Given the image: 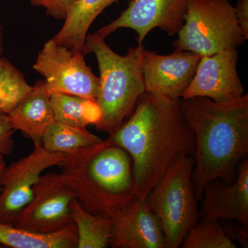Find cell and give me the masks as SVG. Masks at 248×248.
<instances>
[{
    "instance_id": "cell-1",
    "label": "cell",
    "mask_w": 248,
    "mask_h": 248,
    "mask_svg": "<svg viewBox=\"0 0 248 248\" xmlns=\"http://www.w3.org/2000/svg\"><path fill=\"white\" fill-rule=\"evenodd\" d=\"M130 155L136 198L147 200L182 155L194 156L195 137L183 115L180 99L145 92L128 120L109 138Z\"/></svg>"
},
{
    "instance_id": "cell-2",
    "label": "cell",
    "mask_w": 248,
    "mask_h": 248,
    "mask_svg": "<svg viewBox=\"0 0 248 248\" xmlns=\"http://www.w3.org/2000/svg\"><path fill=\"white\" fill-rule=\"evenodd\" d=\"M186 123L195 137L192 182L197 200L208 183L234 179L236 166L248 153V94L233 102L207 97L180 99Z\"/></svg>"
},
{
    "instance_id": "cell-3",
    "label": "cell",
    "mask_w": 248,
    "mask_h": 248,
    "mask_svg": "<svg viewBox=\"0 0 248 248\" xmlns=\"http://www.w3.org/2000/svg\"><path fill=\"white\" fill-rule=\"evenodd\" d=\"M68 153L62 173L89 213L112 218L136 198L131 158L110 138Z\"/></svg>"
},
{
    "instance_id": "cell-4",
    "label": "cell",
    "mask_w": 248,
    "mask_h": 248,
    "mask_svg": "<svg viewBox=\"0 0 248 248\" xmlns=\"http://www.w3.org/2000/svg\"><path fill=\"white\" fill-rule=\"evenodd\" d=\"M144 48L138 45L129 48L128 53L122 56L97 32L86 36L83 54L95 55L100 73L96 102L100 108L101 119L95 126L109 136L120 128L146 92L141 70Z\"/></svg>"
},
{
    "instance_id": "cell-5",
    "label": "cell",
    "mask_w": 248,
    "mask_h": 248,
    "mask_svg": "<svg viewBox=\"0 0 248 248\" xmlns=\"http://www.w3.org/2000/svg\"><path fill=\"white\" fill-rule=\"evenodd\" d=\"M193 168L192 156H178L147 199L161 221L166 248L182 246L200 219L192 182Z\"/></svg>"
},
{
    "instance_id": "cell-6",
    "label": "cell",
    "mask_w": 248,
    "mask_h": 248,
    "mask_svg": "<svg viewBox=\"0 0 248 248\" xmlns=\"http://www.w3.org/2000/svg\"><path fill=\"white\" fill-rule=\"evenodd\" d=\"M177 35L174 48L201 57L237 49L246 40L228 0H188L185 22Z\"/></svg>"
},
{
    "instance_id": "cell-7",
    "label": "cell",
    "mask_w": 248,
    "mask_h": 248,
    "mask_svg": "<svg viewBox=\"0 0 248 248\" xmlns=\"http://www.w3.org/2000/svg\"><path fill=\"white\" fill-rule=\"evenodd\" d=\"M33 69L45 78L49 93L97 99L99 78L86 65L81 52L58 45L50 39L37 55Z\"/></svg>"
},
{
    "instance_id": "cell-8",
    "label": "cell",
    "mask_w": 248,
    "mask_h": 248,
    "mask_svg": "<svg viewBox=\"0 0 248 248\" xmlns=\"http://www.w3.org/2000/svg\"><path fill=\"white\" fill-rule=\"evenodd\" d=\"M76 193L62 173L42 174L33 187V197L16 217L13 226L50 233L73 223L71 209Z\"/></svg>"
},
{
    "instance_id": "cell-9",
    "label": "cell",
    "mask_w": 248,
    "mask_h": 248,
    "mask_svg": "<svg viewBox=\"0 0 248 248\" xmlns=\"http://www.w3.org/2000/svg\"><path fill=\"white\" fill-rule=\"evenodd\" d=\"M68 153L50 152L42 146L22 159L5 167L0 186V222L13 225L16 217L30 203L33 197V187L46 170L61 166Z\"/></svg>"
},
{
    "instance_id": "cell-10",
    "label": "cell",
    "mask_w": 248,
    "mask_h": 248,
    "mask_svg": "<svg viewBox=\"0 0 248 248\" xmlns=\"http://www.w3.org/2000/svg\"><path fill=\"white\" fill-rule=\"evenodd\" d=\"M188 0H130L128 7L113 22L97 33L104 37L122 28L135 31L138 45L156 28L169 36L177 35L185 22Z\"/></svg>"
},
{
    "instance_id": "cell-11",
    "label": "cell",
    "mask_w": 248,
    "mask_h": 248,
    "mask_svg": "<svg viewBox=\"0 0 248 248\" xmlns=\"http://www.w3.org/2000/svg\"><path fill=\"white\" fill-rule=\"evenodd\" d=\"M200 55L176 49L159 55L143 49L141 70L145 91L172 99H182L197 71Z\"/></svg>"
},
{
    "instance_id": "cell-12",
    "label": "cell",
    "mask_w": 248,
    "mask_h": 248,
    "mask_svg": "<svg viewBox=\"0 0 248 248\" xmlns=\"http://www.w3.org/2000/svg\"><path fill=\"white\" fill-rule=\"evenodd\" d=\"M238 60L236 49L202 56L195 76L182 99L207 97L218 103L240 99L245 91L236 70Z\"/></svg>"
},
{
    "instance_id": "cell-13",
    "label": "cell",
    "mask_w": 248,
    "mask_h": 248,
    "mask_svg": "<svg viewBox=\"0 0 248 248\" xmlns=\"http://www.w3.org/2000/svg\"><path fill=\"white\" fill-rule=\"evenodd\" d=\"M111 220L110 247L166 248L161 221L147 200L134 199Z\"/></svg>"
},
{
    "instance_id": "cell-14",
    "label": "cell",
    "mask_w": 248,
    "mask_h": 248,
    "mask_svg": "<svg viewBox=\"0 0 248 248\" xmlns=\"http://www.w3.org/2000/svg\"><path fill=\"white\" fill-rule=\"evenodd\" d=\"M202 199V220H234L248 227V160L240 166L232 184L214 179L204 187Z\"/></svg>"
},
{
    "instance_id": "cell-15",
    "label": "cell",
    "mask_w": 248,
    "mask_h": 248,
    "mask_svg": "<svg viewBox=\"0 0 248 248\" xmlns=\"http://www.w3.org/2000/svg\"><path fill=\"white\" fill-rule=\"evenodd\" d=\"M8 115L15 130H19L30 139L34 146H42L46 131L55 122L45 80H38Z\"/></svg>"
},
{
    "instance_id": "cell-16",
    "label": "cell",
    "mask_w": 248,
    "mask_h": 248,
    "mask_svg": "<svg viewBox=\"0 0 248 248\" xmlns=\"http://www.w3.org/2000/svg\"><path fill=\"white\" fill-rule=\"evenodd\" d=\"M119 0H77L67 13L63 27L52 40L83 53L89 28L104 9Z\"/></svg>"
},
{
    "instance_id": "cell-17",
    "label": "cell",
    "mask_w": 248,
    "mask_h": 248,
    "mask_svg": "<svg viewBox=\"0 0 248 248\" xmlns=\"http://www.w3.org/2000/svg\"><path fill=\"white\" fill-rule=\"evenodd\" d=\"M0 244L14 248H76L78 233L74 223L54 232L40 233L0 222Z\"/></svg>"
},
{
    "instance_id": "cell-18",
    "label": "cell",
    "mask_w": 248,
    "mask_h": 248,
    "mask_svg": "<svg viewBox=\"0 0 248 248\" xmlns=\"http://www.w3.org/2000/svg\"><path fill=\"white\" fill-rule=\"evenodd\" d=\"M50 95L55 122L86 128L97 125L100 120L101 110L95 99L58 92Z\"/></svg>"
},
{
    "instance_id": "cell-19",
    "label": "cell",
    "mask_w": 248,
    "mask_h": 248,
    "mask_svg": "<svg viewBox=\"0 0 248 248\" xmlns=\"http://www.w3.org/2000/svg\"><path fill=\"white\" fill-rule=\"evenodd\" d=\"M73 223L78 233V248H105L110 246L112 220L85 210L76 199L71 203Z\"/></svg>"
},
{
    "instance_id": "cell-20",
    "label": "cell",
    "mask_w": 248,
    "mask_h": 248,
    "mask_svg": "<svg viewBox=\"0 0 248 248\" xmlns=\"http://www.w3.org/2000/svg\"><path fill=\"white\" fill-rule=\"evenodd\" d=\"M102 141V139L88 131L86 128L54 122L44 135L42 146L50 152L72 153Z\"/></svg>"
},
{
    "instance_id": "cell-21",
    "label": "cell",
    "mask_w": 248,
    "mask_h": 248,
    "mask_svg": "<svg viewBox=\"0 0 248 248\" xmlns=\"http://www.w3.org/2000/svg\"><path fill=\"white\" fill-rule=\"evenodd\" d=\"M32 88L14 63L8 59L0 58V110L8 115Z\"/></svg>"
},
{
    "instance_id": "cell-22",
    "label": "cell",
    "mask_w": 248,
    "mask_h": 248,
    "mask_svg": "<svg viewBox=\"0 0 248 248\" xmlns=\"http://www.w3.org/2000/svg\"><path fill=\"white\" fill-rule=\"evenodd\" d=\"M183 248H238L226 234L219 220H202L191 228Z\"/></svg>"
},
{
    "instance_id": "cell-23",
    "label": "cell",
    "mask_w": 248,
    "mask_h": 248,
    "mask_svg": "<svg viewBox=\"0 0 248 248\" xmlns=\"http://www.w3.org/2000/svg\"><path fill=\"white\" fill-rule=\"evenodd\" d=\"M77 0H30L31 4L45 9L46 14L55 19L65 18L73 4Z\"/></svg>"
},
{
    "instance_id": "cell-24",
    "label": "cell",
    "mask_w": 248,
    "mask_h": 248,
    "mask_svg": "<svg viewBox=\"0 0 248 248\" xmlns=\"http://www.w3.org/2000/svg\"><path fill=\"white\" fill-rule=\"evenodd\" d=\"M16 130L11 125L9 115L0 110V155L7 156L14 151V135Z\"/></svg>"
},
{
    "instance_id": "cell-25",
    "label": "cell",
    "mask_w": 248,
    "mask_h": 248,
    "mask_svg": "<svg viewBox=\"0 0 248 248\" xmlns=\"http://www.w3.org/2000/svg\"><path fill=\"white\" fill-rule=\"evenodd\" d=\"M223 228L233 242L239 243L243 248H248V227L243 225L241 227H236L231 223H226Z\"/></svg>"
},
{
    "instance_id": "cell-26",
    "label": "cell",
    "mask_w": 248,
    "mask_h": 248,
    "mask_svg": "<svg viewBox=\"0 0 248 248\" xmlns=\"http://www.w3.org/2000/svg\"><path fill=\"white\" fill-rule=\"evenodd\" d=\"M235 14L245 40H248V0H238Z\"/></svg>"
},
{
    "instance_id": "cell-27",
    "label": "cell",
    "mask_w": 248,
    "mask_h": 248,
    "mask_svg": "<svg viewBox=\"0 0 248 248\" xmlns=\"http://www.w3.org/2000/svg\"><path fill=\"white\" fill-rule=\"evenodd\" d=\"M4 53V35H3V29L0 25V58L2 57Z\"/></svg>"
},
{
    "instance_id": "cell-28",
    "label": "cell",
    "mask_w": 248,
    "mask_h": 248,
    "mask_svg": "<svg viewBox=\"0 0 248 248\" xmlns=\"http://www.w3.org/2000/svg\"><path fill=\"white\" fill-rule=\"evenodd\" d=\"M5 167H6V164H5L4 156L0 155V179H1V174H2Z\"/></svg>"
},
{
    "instance_id": "cell-29",
    "label": "cell",
    "mask_w": 248,
    "mask_h": 248,
    "mask_svg": "<svg viewBox=\"0 0 248 248\" xmlns=\"http://www.w3.org/2000/svg\"><path fill=\"white\" fill-rule=\"evenodd\" d=\"M0 247H1V244H0Z\"/></svg>"
}]
</instances>
